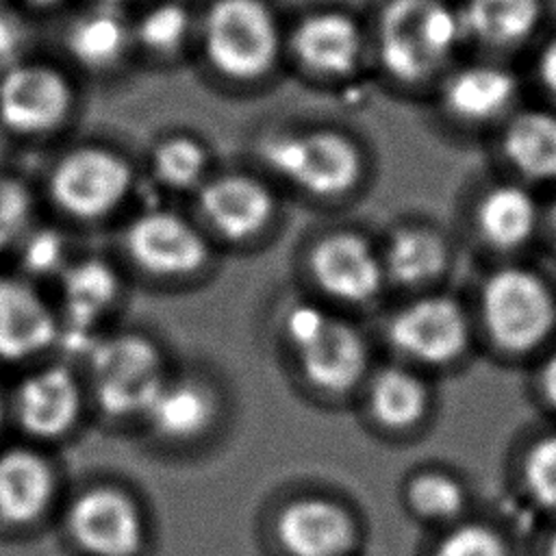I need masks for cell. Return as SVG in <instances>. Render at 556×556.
Instances as JSON below:
<instances>
[{"mask_svg": "<svg viewBox=\"0 0 556 556\" xmlns=\"http://www.w3.org/2000/svg\"><path fill=\"white\" fill-rule=\"evenodd\" d=\"M282 334L306 382L324 393H345L367 374V343L343 317L313 304H291Z\"/></svg>", "mask_w": 556, "mask_h": 556, "instance_id": "1", "label": "cell"}, {"mask_svg": "<svg viewBox=\"0 0 556 556\" xmlns=\"http://www.w3.org/2000/svg\"><path fill=\"white\" fill-rule=\"evenodd\" d=\"M463 35L460 11L441 0H389L378 28L380 59L393 76L419 80L443 65Z\"/></svg>", "mask_w": 556, "mask_h": 556, "instance_id": "2", "label": "cell"}, {"mask_svg": "<svg viewBox=\"0 0 556 556\" xmlns=\"http://www.w3.org/2000/svg\"><path fill=\"white\" fill-rule=\"evenodd\" d=\"M96 404L109 417H141L167 380L159 348L143 334L98 337L87 352Z\"/></svg>", "mask_w": 556, "mask_h": 556, "instance_id": "3", "label": "cell"}, {"mask_svg": "<svg viewBox=\"0 0 556 556\" xmlns=\"http://www.w3.org/2000/svg\"><path fill=\"white\" fill-rule=\"evenodd\" d=\"M265 163L289 185L313 198H339L361 176L356 146L334 130H306L269 137L263 143Z\"/></svg>", "mask_w": 556, "mask_h": 556, "instance_id": "4", "label": "cell"}, {"mask_svg": "<svg viewBox=\"0 0 556 556\" xmlns=\"http://www.w3.org/2000/svg\"><path fill=\"white\" fill-rule=\"evenodd\" d=\"M278 26L261 0H215L204 17V48L215 70L232 78L265 74L278 54Z\"/></svg>", "mask_w": 556, "mask_h": 556, "instance_id": "5", "label": "cell"}, {"mask_svg": "<svg viewBox=\"0 0 556 556\" xmlns=\"http://www.w3.org/2000/svg\"><path fill=\"white\" fill-rule=\"evenodd\" d=\"M132 185L130 163L102 146H80L65 152L48 178L52 202L76 219H100L117 211Z\"/></svg>", "mask_w": 556, "mask_h": 556, "instance_id": "6", "label": "cell"}, {"mask_svg": "<svg viewBox=\"0 0 556 556\" xmlns=\"http://www.w3.org/2000/svg\"><path fill=\"white\" fill-rule=\"evenodd\" d=\"M484 319L508 350L536 345L554 326V300L547 287L526 269H502L489 278L482 291Z\"/></svg>", "mask_w": 556, "mask_h": 556, "instance_id": "7", "label": "cell"}, {"mask_svg": "<svg viewBox=\"0 0 556 556\" xmlns=\"http://www.w3.org/2000/svg\"><path fill=\"white\" fill-rule=\"evenodd\" d=\"M128 256L154 276H187L208 261V241L202 230L167 208H150L130 219L124 232Z\"/></svg>", "mask_w": 556, "mask_h": 556, "instance_id": "8", "label": "cell"}, {"mask_svg": "<svg viewBox=\"0 0 556 556\" xmlns=\"http://www.w3.org/2000/svg\"><path fill=\"white\" fill-rule=\"evenodd\" d=\"M72 539L93 556H135L146 536L139 506L115 486H91L67 508Z\"/></svg>", "mask_w": 556, "mask_h": 556, "instance_id": "9", "label": "cell"}, {"mask_svg": "<svg viewBox=\"0 0 556 556\" xmlns=\"http://www.w3.org/2000/svg\"><path fill=\"white\" fill-rule=\"evenodd\" d=\"M308 271L328 298L343 304L376 300L387 280L380 254L354 230L319 237L308 252Z\"/></svg>", "mask_w": 556, "mask_h": 556, "instance_id": "10", "label": "cell"}, {"mask_svg": "<svg viewBox=\"0 0 556 556\" xmlns=\"http://www.w3.org/2000/svg\"><path fill=\"white\" fill-rule=\"evenodd\" d=\"M70 102L67 80L48 65L17 63L0 76V124L13 132L37 135L54 128Z\"/></svg>", "mask_w": 556, "mask_h": 556, "instance_id": "11", "label": "cell"}, {"mask_svg": "<svg viewBox=\"0 0 556 556\" xmlns=\"http://www.w3.org/2000/svg\"><path fill=\"white\" fill-rule=\"evenodd\" d=\"M389 341L413 361L428 365L447 363L467 343L465 313L450 298H419L391 317Z\"/></svg>", "mask_w": 556, "mask_h": 556, "instance_id": "12", "label": "cell"}, {"mask_svg": "<svg viewBox=\"0 0 556 556\" xmlns=\"http://www.w3.org/2000/svg\"><path fill=\"white\" fill-rule=\"evenodd\" d=\"M61 280V332L59 341H74L87 356L98 341L96 326L113 308L119 295V276L102 258L85 256L70 261Z\"/></svg>", "mask_w": 556, "mask_h": 556, "instance_id": "13", "label": "cell"}, {"mask_svg": "<svg viewBox=\"0 0 556 556\" xmlns=\"http://www.w3.org/2000/svg\"><path fill=\"white\" fill-rule=\"evenodd\" d=\"M198 206L213 230L239 241L261 232L271 222L276 198L254 176L222 174L200 185Z\"/></svg>", "mask_w": 556, "mask_h": 556, "instance_id": "14", "label": "cell"}, {"mask_svg": "<svg viewBox=\"0 0 556 556\" xmlns=\"http://www.w3.org/2000/svg\"><path fill=\"white\" fill-rule=\"evenodd\" d=\"M83 410V387L76 374L56 363L28 374L15 391L20 426L37 439H56L72 430Z\"/></svg>", "mask_w": 556, "mask_h": 556, "instance_id": "15", "label": "cell"}, {"mask_svg": "<svg viewBox=\"0 0 556 556\" xmlns=\"http://www.w3.org/2000/svg\"><path fill=\"white\" fill-rule=\"evenodd\" d=\"M61 319L24 278L0 276V358L26 361L59 341Z\"/></svg>", "mask_w": 556, "mask_h": 556, "instance_id": "16", "label": "cell"}, {"mask_svg": "<svg viewBox=\"0 0 556 556\" xmlns=\"http://www.w3.org/2000/svg\"><path fill=\"white\" fill-rule=\"evenodd\" d=\"M276 534L289 556H341L354 541V521L334 500L304 495L282 506Z\"/></svg>", "mask_w": 556, "mask_h": 556, "instance_id": "17", "label": "cell"}, {"mask_svg": "<svg viewBox=\"0 0 556 556\" xmlns=\"http://www.w3.org/2000/svg\"><path fill=\"white\" fill-rule=\"evenodd\" d=\"M54 471L33 447H9L0 454V519L11 526L33 523L50 506Z\"/></svg>", "mask_w": 556, "mask_h": 556, "instance_id": "18", "label": "cell"}, {"mask_svg": "<svg viewBox=\"0 0 556 556\" xmlns=\"http://www.w3.org/2000/svg\"><path fill=\"white\" fill-rule=\"evenodd\" d=\"M291 46L308 70L341 76L358 61L361 33L348 15L326 11L302 20L293 30Z\"/></svg>", "mask_w": 556, "mask_h": 556, "instance_id": "19", "label": "cell"}, {"mask_svg": "<svg viewBox=\"0 0 556 556\" xmlns=\"http://www.w3.org/2000/svg\"><path fill=\"white\" fill-rule=\"evenodd\" d=\"M141 417L159 437L189 441L213 424L215 397L200 380L167 378Z\"/></svg>", "mask_w": 556, "mask_h": 556, "instance_id": "20", "label": "cell"}, {"mask_svg": "<svg viewBox=\"0 0 556 556\" xmlns=\"http://www.w3.org/2000/svg\"><path fill=\"white\" fill-rule=\"evenodd\" d=\"M515 93V76L508 70L493 65L463 67L454 72L443 87V100L447 109L471 122L500 115L513 102Z\"/></svg>", "mask_w": 556, "mask_h": 556, "instance_id": "21", "label": "cell"}, {"mask_svg": "<svg viewBox=\"0 0 556 556\" xmlns=\"http://www.w3.org/2000/svg\"><path fill=\"white\" fill-rule=\"evenodd\" d=\"M380 258L384 278L402 287H417L443 271L447 250L441 237L432 230L406 226L389 237Z\"/></svg>", "mask_w": 556, "mask_h": 556, "instance_id": "22", "label": "cell"}, {"mask_svg": "<svg viewBox=\"0 0 556 556\" xmlns=\"http://www.w3.org/2000/svg\"><path fill=\"white\" fill-rule=\"evenodd\" d=\"M367 406L378 424L408 428L426 413L428 391L410 369L387 365L367 382Z\"/></svg>", "mask_w": 556, "mask_h": 556, "instance_id": "23", "label": "cell"}, {"mask_svg": "<svg viewBox=\"0 0 556 556\" xmlns=\"http://www.w3.org/2000/svg\"><path fill=\"white\" fill-rule=\"evenodd\" d=\"M539 17L541 0H467L460 9L465 35L497 46L523 41Z\"/></svg>", "mask_w": 556, "mask_h": 556, "instance_id": "24", "label": "cell"}, {"mask_svg": "<svg viewBox=\"0 0 556 556\" xmlns=\"http://www.w3.org/2000/svg\"><path fill=\"white\" fill-rule=\"evenodd\" d=\"M504 148L517 169L530 178H556V115L521 113L506 130Z\"/></svg>", "mask_w": 556, "mask_h": 556, "instance_id": "25", "label": "cell"}, {"mask_svg": "<svg viewBox=\"0 0 556 556\" xmlns=\"http://www.w3.org/2000/svg\"><path fill=\"white\" fill-rule=\"evenodd\" d=\"M534 217V202L523 189L513 185L489 191L478 206L480 230L497 248H513L526 241Z\"/></svg>", "mask_w": 556, "mask_h": 556, "instance_id": "26", "label": "cell"}, {"mask_svg": "<svg viewBox=\"0 0 556 556\" xmlns=\"http://www.w3.org/2000/svg\"><path fill=\"white\" fill-rule=\"evenodd\" d=\"M128 43V28L124 20L109 11L100 9L76 20L67 33V48L89 67H106L115 63Z\"/></svg>", "mask_w": 556, "mask_h": 556, "instance_id": "27", "label": "cell"}, {"mask_svg": "<svg viewBox=\"0 0 556 556\" xmlns=\"http://www.w3.org/2000/svg\"><path fill=\"white\" fill-rule=\"evenodd\" d=\"M150 167L154 178L167 189H200L206 180L208 154L204 146L191 137H167L152 150Z\"/></svg>", "mask_w": 556, "mask_h": 556, "instance_id": "28", "label": "cell"}, {"mask_svg": "<svg viewBox=\"0 0 556 556\" xmlns=\"http://www.w3.org/2000/svg\"><path fill=\"white\" fill-rule=\"evenodd\" d=\"M408 506L428 519H445L463 506V486L447 473L424 471L410 478L406 489Z\"/></svg>", "mask_w": 556, "mask_h": 556, "instance_id": "29", "label": "cell"}, {"mask_svg": "<svg viewBox=\"0 0 556 556\" xmlns=\"http://www.w3.org/2000/svg\"><path fill=\"white\" fill-rule=\"evenodd\" d=\"M189 28V15L178 2H163L154 9H150L137 26L139 39L156 50V52H169L180 46Z\"/></svg>", "mask_w": 556, "mask_h": 556, "instance_id": "30", "label": "cell"}, {"mask_svg": "<svg viewBox=\"0 0 556 556\" xmlns=\"http://www.w3.org/2000/svg\"><path fill=\"white\" fill-rule=\"evenodd\" d=\"M33 195L20 178L0 176V250L28 232Z\"/></svg>", "mask_w": 556, "mask_h": 556, "instance_id": "31", "label": "cell"}, {"mask_svg": "<svg viewBox=\"0 0 556 556\" xmlns=\"http://www.w3.org/2000/svg\"><path fill=\"white\" fill-rule=\"evenodd\" d=\"M22 263L30 274H61L70 263L65 258V241L56 230H28L24 235Z\"/></svg>", "mask_w": 556, "mask_h": 556, "instance_id": "32", "label": "cell"}, {"mask_svg": "<svg viewBox=\"0 0 556 556\" xmlns=\"http://www.w3.org/2000/svg\"><path fill=\"white\" fill-rule=\"evenodd\" d=\"M526 480L541 504L556 506V434L541 439L530 450L526 458Z\"/></svg>", "mask_w": 556, "mask_h": 556, "instance_id": "33", "label": "cell"}, {"mask_svg": "<svg viewBox=\"0 0 556 556\" xmlns=\"http://www.w3.org/2000/svg\"><path fill=\"white\" fill-rule=\"evenodd\" d=\"M434 556H504V545L484 526H460L443 536Z\"/></svg>", "mask_w": 556, "mask_h": 556, "instance_id": "34", "label": "cell"}, {"mask_svg": "<svg viewBox=\"0 0 556 556\" xmlns=\"http://www.w3.org/2000/svg\"><path fill=\"white\" fill-rule=\"evenodd\" d=\"M17 50V30L13 22L0 11V65L9 63Z\"/></svg>", "mask_w": 556, "mask_h": 556, "instance_id": "35", "label": "cell"}, {"mask_svg": "<svg viewBox=\"0 0 556 556\" xmlns=\"http://www.w3.org/2000/svg\"><path fill=\"white\" fill-rule=\"evenodd\" d=\"M541 78L549 87V91L556 96V37L545 46L541 54Z\"/></svg>", "mask_w": 556, "mask_h": 556, "instance_id": "36", "label": "cell"}, {"mask_svg": "<svg viewBox=\"0 0 556 556\" xmlns=\"http://www.w3.org/2000/svg\"><path fill=\"white\" fill-rule=\"evenodd\" d=\"M543 384H545V393L547 397L556 404V356L547 363L545 374H543Z\"/></svg>", "mask_w": 556, "mask_h": 556, "instance_id": "37", "label": "cell"}, {"mask_svg": "<svg viewBox=\"0 0 556 556\" xmlns=\"http://www.w3.org/2000/svg\"><path fill=\"white\" fill-rule=\"evenodd\" d=\"M2 421H4V395L0 391V428H2Z\"/></svg>", "mask_w": 556, "mask_h": 556, "instance_id": "38", "label": "cell"}, {"mask_svg": "<svg viewBox=\"0 0 556 556\" xmlns=\"http://www.w3.org/2000/svg\"><path fill=\"white\" fill-rule=\"evenodd\" d=\"M33 4H39V7H48V4H54L56 0H30Z\"/></svg>", "mask_w": 556, "mask_h": 556, "instance_id": "39", "label": "cell"}, {"mask_svg": "<svg viewBox=\"0 0 556 556\" xmlns=\"http://www.w3.org/2000/svg\"><path fill=\"white\" fill-rule=\"evenodd\" d=\"M549 219H552V228H554V235H556V202H554V208H552Z\"/></svg>", "mask_w": 556, "mask_h": 556, "instance_id": "40", "label": "cell"}, {"mask_svg": "<svg viewBox=\"0 0 556 556\" xmlns=\"http://www.w3.org/2000/svg\"><path fill=\"white\" fill-rule=\"evenodd\" d=\"M102 2H106V7H117V4H122L126 0H102Z\"/></svg>", "mask_w": 556, "mask_h": 556, "instance_id": "41", "label": "cell"}, {"mask_svg": "<svg viewBox=\"0 0 556 556\" xmlns=\"http://www.w3.org/2000/svg\"><path fill=\"white\" fill-rule=\"evenodd\" d=\"M549 556H556V536L552 541V547H549Z\"/></svg>", "mask_w": 556, "mask_h": 556, "instance_id": "42", "label": "cell"}, {"mask_svg": "<svg viewBox=\"0 0 556 556\" xmlns=\"http://www.w3.org/2000/svg\"><path fill=\"white\" fill-rule=\"evenodd\" d=\"M0 150H2V146H0Z\"/></svg>", "mask_w": 556, "mask_h": 556, "instance_id": "43", "label": "cell"}]
</instances>
